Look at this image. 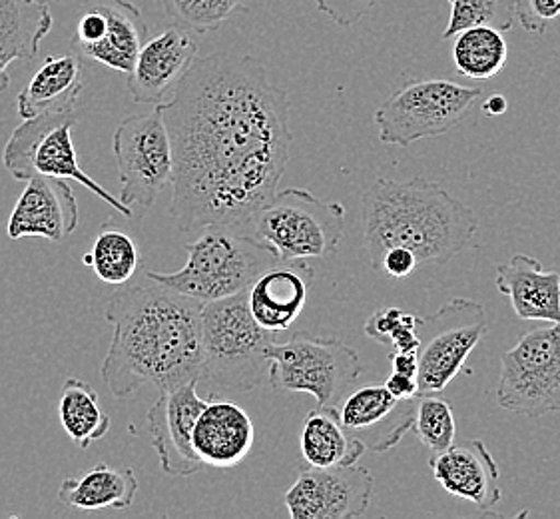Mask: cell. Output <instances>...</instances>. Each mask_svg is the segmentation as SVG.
<instances>
[{
	"label": "cell",
	"mask_w": 560,
	"mask_h": 519,
	"mask_svg": "<svg viewBox=\"0 0 560 519\" xmlns=\"http://www.w3.org/2000/svg\"><path fill=\"white\" fill-rule=\"evenodd\" d=\"M172 148V204L179 232L249 230L278 193L292 157L290 96L256 58H196L160 104Z\"/></svg>",
	"instance_id": "6da1fadb"
},
{
	"label": "cell",
	"mask_w": 560,
	"mask_h": 519,
	"mask_svg": "<svg viewBox=\"0 0 560 519\" xmlns=\"http://www.w3.org/2000/svg\"><path fill=\"white\" fill-rule=\"evenodd\" d=\"M104 318L113 339L101 373L114 397L147 384L164 390L200 380L202 302L147 278L114 293Z\"/></svg>",
	"instance_id": "7a4b0ae2"
},
{
	"label": "cell",
	"mask_w": 560,
	"mask_h": 519,
	"mask_svg": "<svg viewBox=\"0 0 560 519\" xmlns=\"http://www.w3.org/2000/svg\"><path fill=\"white\" fill-rule=\"evenodd\" d=\"M361 230L373 270L395 246L411 250L419 268L443 266L471 246L479 218L438 182L380 178L363 194Z\"/></svg>",
	"instance_id": "3957f363"
},
{
	"label": "cell",
	"mask_w": 560,
	"mask_h": 519,
	"mask_svg": "<svg viewBox=\"0 0 560 519\" xmlns=\"http://www.w3.org/2000/svg\"><path fill=\"white\" fill-rule=\"evenodd\" d=\"M186 250L188 262L179 270L147 272V278L202 304L244 292L281 260L266 242L224 227L202 228Z\"/></svg>",
	"instance_id": "277c9868"
},
{
	"label": "cell",
	"mask_w": 560,
	"mask_h": 519,
	"mask_svg": "<svg viewBox=\"0 0 560 519\" xmlns=\"http://www.w3.org/2000/svg\"><path fill=\"white\" fill-rule=\"evenodd\" d=\"M273 332L259 326L247 305V290L202 304V373L218 390L249 392L269 372Z\"/></svg>",
	"instance_id": "5b68a950"
},
{
	"label": "cell",
	"mask_w": 560,
	"mask_h": 519,
	"mask_svg": "<svg viewBox=\"0 0 560 519\" xmlns=\"http://www.w3.org/2000/svg\"><path fill=\"white\" fill-rule=\"evenodd\" d=\"M268 382L276 392L314 395L317 406L337 407L363 373L358 351L343 339L295 332L269 346Z\"/></svg>",
	"instance_id": "8992f818"
},
{
	"label": "cell",
	"mask_w": 560,
	"mask_h": 519,
	"mask_svg": "<svg viewBox=\"0 0 560 519\" xmlns=\"http://www.w3.org/2000/svg\"><path fill=\"white\" fill-rule=\"evenodd\" d=\"M346 230V208L303 188L278 191L264 204L252 237L266 242L281 260L325 258L336 254Z\"/></svg>",
	"instance_id": "52a82bcc"
},
{
	"label": "cell",
	"mask_w": 560,
	"mask_h": 519,
	"mask_svg": "<svg viewBox=\"0 0 560 519\" xmlns=\"http://www.w3.org/2000/svg\"><path fill=\"white\" fill-rule=\"evenodd\" d=\"M481 96V89L453 80H409L375 111L373 123L383 145L409 148L453 130Z\"/></svg>",
	"instance_id": "ba28073f"
},
{
	"label": "cell",
	"mask_w": 560,
	"mask_h": 519,
	"mask_svg": "<svg viewBox=\"0 0 560 519\" xmlns=\"http://www.w3.org/2000/svg\"><path fill=\"white\" fill-rule=\"evenodd\" d=\"M74 125V113L43 114L23 120V125L12 130L2 152L4 169L11 172L14 181L26 182L34 176H52L62 181L79 182L116 212L126 218H135V212L120 198L104 191L101 184L90 178L80 166L77 148L72 142Z\"/></svg>",
	"instance_id": "9c48e42d"
},
{
	"label": "cell",
	"mask_w": 560,
	"mask_h": 519,
	"mask_svg": "<svg viewBox=\"0 0 560 519\" xmlns=\"http://www.w3.org/2000/svg\"><path fill=\"white\" fill-rule=\"evenodd\" d=\"M497 404L518 416L560 414V322L527 332L501 358Z\"/></svg>",
	"instance_id": "30bf717a"
},
{
	"label": "cell",
	"mask_w": 560,
	"mask_h": 519,
	"mask_svg": "<svg viewBox=\"0 0 560 519\" xmlns=\"http://www.w3.org/2000/svg\"><path fill=\"white\" fill-rule=\"evenodd\" d=\"M487 332L485 308L467 298H455L433 316L419 318L415 350L419 395L441 394L459 376Z\"/></svg>",
	"instance_id": "8fae6325"
},
{
	"label": "cell",
	"mask_w": 560,
	"mask_h": 519,
	"mask_svg": "<svg viewBox=\"0 0 560 519\" xmlns=\"http://www.w3.org/2000/svg\"><path fill=\"white\" fill-rule=\"evenodd\" d=\"M113 152L120 176V200L132 212H148L172 184V148L160 104L132 114L114 130Z\"/></svg>",
	"instance_id": "7c38bea8"
},
{
	"label": "cell",
	"mask_w": 560,
	"mask_h": 519,
	"mask_svg": "<svg viewBox=\"0 0 560 519\" xmlns=\"http://www.w3.org/2000/svg\"><path fill=\"white\" fill-rule=\"evenodd\" d=\"M375 480L359 463L343 468H303L285 494L292 519L361 518L371 506Z\"/></svg>",
	"instance_id": "4fadbf2b"
},
{
	"label": "cell",
	"mask_w": 560,
	"mask_h": 519,
	"mask_svg": "<svg viewBox=\"0 0 560 519\" xmlns=\"http://www.w3.org/2000/svg\"><path fill=\"white\" fill-rule=\"evenodd\" d=\"M200 380L160 390L156 404L148 412V429L164 474L190 477L202 470L194 452L191 431L208 400L198 395Z\"/></svg>",
	"instance_id": "5bb4252c"
},
{
	"label": "cell",
	"mask_w": 560,
	"mask_h": 519,
	"mask_svg": "<svg viewBox=\"0 0 560 519\" xmlns=\"http://www.w3.org/2000/svg\"><path fill=\"white\" fill-rule=\"evenodd\" d=\"M417 397L401 400L385 384L363 385L346 395L337 414L353 438L365 450L385 453L393 450L413 429Z\"/></svg>",
	"instance_id": "9a60e30c"
},
{
	"label": "cell",
	"mask_w": 560,
	"mask_h": 519,
	"mask_svg": "<svg viewBox=\"0 0 560 519\" xmlns=\"http://www.w3.org/2000/svg\"><path fill=\"white\" fill-rule=\"evenodd\" d=\"M198 55V43L190 31L174 24L164 33L148 38L135 67L128 72V92L138 104H164Z\"/></svg>",
	"instance_id": "2e32d148"
},
{
	"label": "cell",
	"mask_w": 560,
	"mask_h": 519,
	"mask_svg": "<svg viewBox=\"0 0 560 519\" xmlns=\"http://www.w3.org/2000/svg\"><path fill=\"white\" fill-rule=\"evenodd\" d=\"M77 228L79 203L67 181L34 176L26 181V188L12 210L7 234L11 240L40 237L62 242Z\"/></svg>",
	"instance_id": "e0dca14e"
},
{
	"label": "cell",
	"mask_w": 560,
	"mask_h": 519,
	"mask_svg": "<svg viewBox=\"0 0 560 519\" xmlns=\"http://www.w3.org/2000/svg\"><path fill=\"white\" fill-rule=\"evenodd\" d=\"M315 272L307 260H280L247 288L254 320L268 332H285L302 316Z\"/></svg>",
	"instance_id": "ac0fdd59"
},
{
	"label": "cell",
	"mask_w": 560,
	"mask_h": 519,
	"mask_svg": "<svg viewBox=\"0 0 560 519\" xmlns=\"http://www.w3.org/2000/svg\"><path fill=\"white\" fill-rule=\"evenodd\" d=\"M429 470L451 496L475 504L489 511L501 501L499 465L481 440L451 446L441 453H431Z\"/></svg>",
	"instance_id": "d6986e66"
},
{
	"label": "cell",
	"mask_w": 560,
	"mask_h": 519,
	"mask_svg": "<svg viewBox=\"0 0 560 519\" xmlns=\"http://www.w3.org/2000/svg\"><path fill=\"white\" fill-rule=\"evenodd\" d=\"M256 429L246 410L228 400H208L191 431L194 452L203 465L230 470L246 460Z\"/></svg>",
	"instance_id": "ffe728a7"
},
{
	"label": "cell",
	"mask_w": 560,
	"mask_h": 519,
	"mask_svg": "<svg viewBox=\"0 0 560 519\" xmlns=\"http://www.w3.org/2000/svg\"><path fill=\"white\" fill-rule=\"evenodd\" d=\"M494 286L504 293L516 316L527 322H560V274L542 268L527 254H515L494 270Z\"/></svg>",
	"instance_id": "44dd1931"
},
{
	"label": "cell",
	"mask_w": 560,
	"mask_h": 519,
	"mask_svg": "<svg viewBox=\"0 0 560 519\" xmlns=\"http://www.w3.org/2000/svg\"><path fill=\"white\" fill-rule=\"evenodd\" d=\"M86 72L79 55H52L34 72L31 82L16 96V111L23 120L43 114L74 113Z\"/></svg>",
	"instance_id": "7402d4cb"
},
{
	"label": "cell",
	"mask_w": 560,
	"mask_h": 519,
	"mask_svg": "<svg viewBox=\"0 0 560 519\" xmlns=\"http://www.w3.org/2000/svg\"><path fill=\"white\" fill-rule=\"evenodd\" d=\"M104 14V33L94 45L79 48V57L101 62L116 72H130L148 41V26L130 0H94Z\"/></svg>",
	"instance_id": "603a6c76"
},
{
	"label": "cell",
	"mask_w": 560,
	"mask_h": 519,
	"mask_svg": "<svg viewBox=\"0 0 560 519\" xmlns=\"http://www.w3.org/2000/svg\"><path fill=\"white\" fill-rule=\"evenodd\" d=\"M52 31V12L34 0H0V92L9 89V68L16 60H34Z\"/></svg>",
	"instance_id": "cb8c5ba5"
},
{
	"label": "cell",
	"mask_w": 560,
	"mask_h": 519,
	"mask_svg": "<svg viewBox=\"0 0 560 519\" xmlns=\"http://www.w3.org/2000/svg\"><path fill=\"white\" fill-rule=\"evenodd\" d=\"M138 494V477L132 468L98 463L80 477H68L58 489V499L68 508L128 509Z\"/></svg>",
	"instance_id": "d4e9b609"
},
{
	"label": "cell",
	"mask_w": 560,
	"mask_h": 519,
	"mask_svg": "<svg viewBox=\"0 0 560 519\" xmlns=\"http://www.w3.org/2000/svg\"><path fill=\"white\" fill-rule=\"evenodd\" d=\"M303 460L312 468L353 465L368 452L365 446L343 428L337 407L317 406L303 419Z\"/></svg>",
	"instance_id": "484cf974"
},
{
	"label": "cell",
	"mask_w": 560,
	"mask_h": 519,
	"mask_svg": "<svg viewBox=\"0 0 560 519\" xmlns=\"http://www.w3.org/2000/svg\"><path fill=\"white\" fill-rule=\"evenodd\" d=\"M58 418L80 450H86L110 431V416L102 412L96 390L79 378H68L62 384Z\"/></svg>",
	"instance_id": "4316f807"
},
{
	"label": "cell",
	"mask_w": 560,
	"mask_h": 519,
	"mask_svg": "<svg viewBox=\"0 0 560 519\" xmlns=\"http://www.w3.org/2000/svg\"><path fill=\"white\" fill-rule=\"evenodd\" d=\"M453 60L460 77L472 80L494 79L509 60L504 33L487 24L460 31L453 45Z\"/></svg>",
	"instance_id": "83f0119b"
},
{
	"label": "cell",
	"mask_w": 560,
	"mask_h": 519,
	"mask_svg": "<svg viewBox=\"0 0 560 519\" xmlns=\"http://www.w3.org/2000/svg\"><path fill=\"white\" fill-rule=\"evenodd\" d=\"M82 262L96 272L102 282L122 286L142 266V252L135 238L113 222L104 224Z\"/></svg>",
	"instance_id": "f1b7e54d"
},
{
	"label": "cell",
	"mask_w": 560,
	"mask_h": 519,
	"mask_svg": "<svg viewBox=\"0 0 560 519\" xmlns=\"http://www.w3.org/2000/svg\"><path fill=\"white\" fill-rule=\"evenodd\" d=\"M451 4L447 28L443 41L455 38L460 31L487 24L501 33H511L515 26V0H447Z\"/></svg>",
	"instance_id": "f546056e"
},
{
	"label": "cell",
	"mask_w": 560,
	"mask_h": 519,
	"mask_svg": "<svg viewBox=\"0 0 560 519\" xmlns=\"http://www.w3.org/2000/svg\"><path fill=\"white\" fill-rule=\"evenodd\" d=\"M413 429L429 453L445 452L457 436L453 407L439 394L417 395Z\"/></svg>",
	"instance_id": "4dcf8cb0"
},
{
	"label": "cell",
	"mask_w": 560,
	"mask_h": 519,
	"mask_svg": "<svg viewBox=\"0 0 560 519\" xmlns=\"http://www.w3.org/2000/svg\"><path fill=\"white\" fill-rule=\"evenodd\" d=\"M247 0H162L174 23L194 33H213Z\"/></svg>",
	"instance_id": "1f68e13d"
},
{
	"label": "cell",
	"mask_w": 560,
	"mask_h": 519,
	"mask_svg": "<svg viewBox=\"0 0 560 519\" xmlns=\"http://www.w3.org/2000/svg\"><path fill=\"white\" fill-rule=\"evenodd\" d=\"M419 318L397 310V308H383L371 314L365 322V334L380 344H389L393 350L415 351L419 346L417 336Z\"/></svg>",
	"instance_id": "d6a6232c"
},
{
	"label": "cell",
	"mask_w": 560,
	"mask_h": 519,
	"mask_svg": "<svg viewBox=\"0 0 560 519\" xmlns=\"http://www.w3.org/2000/svg\"><path fill=\"white\" fill-rule=\"evenodd\" d=\"M560 16V0H515V19L533 34H545Z\"/></svg>",
	"instance_id": "836d02e7"
},
{
	"label": "cell",
	"mask_w": 560,
	"mask_h": 519,
	"mask_svg": "<svg viewBox=\"0 0 560 519\" xmlns=\"http://www.w3.org/2000/svg\"><path fill=\"white\" fill-rule=\"evenodd\" d=\"M315 4L334 23L353 26L373 9L375 0H315Z\"/></svg>",
	"instance_id": "e575fe53"
},
{
	"label": "cell",
	"mask_w": 560,
	"mask_h": 519,
	"mask_svg": "<svg viewBox=\"0 0 560 519\" xmlns=\"http://www.w3.org/2000/svg\"><path fill=\"white\" fill-rule=\"evenodd\" d=\"M417 268H419V262L415 258L413 252L404 249V246H395V249H389L383 254L377 270L385 272L387 276L397 278V280H404L409 274H413Z\"/></svg>",
	"instance_id": "d590c367"
},
{
	"label": "cell",
	"mask_w": 560,
	"mask_h": 519,
	"mask_svg": "<svg viewBox=\"0 0 560 519\" xmlns=\"http://www.w3.org/2000/svg\"><path fill=\"white\" fill-rule=\"evenodd\" d=\"M385 388H387L393 395L401 397V400H411V397L419 395L417 378H413V376H405V373L393 372L392 376L387 378Z\"/></svg>",
	"instance_id": "8d00e7d4"
},
{
	"label": "cell",
	"mask_w": 560,
	"mask_h": 519,
	"mask_svg": "<svg viewBox=\"0 0 560 519\" xmlns=\"http://www.w3.org/2000/svg\"><path fill=\"white\" fill-rule=\"evenodd\" d=\"M389 360H392L393 372L417 378V356H415V351L393 350L389 354Z\"/></svg>",
	"instance_id": "74e56055"
},
{
	"label": "cell",
	"mask_w": 560,
	"mask_h": 519,
	"mask_svg": "<svg viewBox=\"0 0 560 519\" xmlns=\"http://www.w3.org/2000/svg\"><path fill=\"white\" fill-rule=\"evenodd\" d=\"M509 111V102L503 94H493L487 101L482 102V113L487 116H501Z\"/></svg>",
	"instance_id": "f35d334b"
},
{
	"label": "cell",
	"mask_w": 560,
	"mask_h": 519,
	"mask_svg": "<svg viewBox=\"0 0 560 519\" xmlns=\"http://www.w3.org/2000/svg\"><path fill=\"white\" fill-rule=\"evenodd\" d=\"M34 2H38V4H46V7H48V4H50V2H55V0H34Z\"/></svg>",
	"instance_id": "ab89813d"
},
{
	"label": "cell",
	"mask_w": 560,
	"mask_h": 519,
	"mask_svg": "<svg viewBox=\"0 0 560 519\" xmlns=\"http://www.w3.org/2000/svg\"><path fill=\"white\" fill-rule=\"evenodd\" d=\"M559 132H560V128H559Z\"/></svg>",
	"instance_id": "60d3db41"
}]
</instances>
